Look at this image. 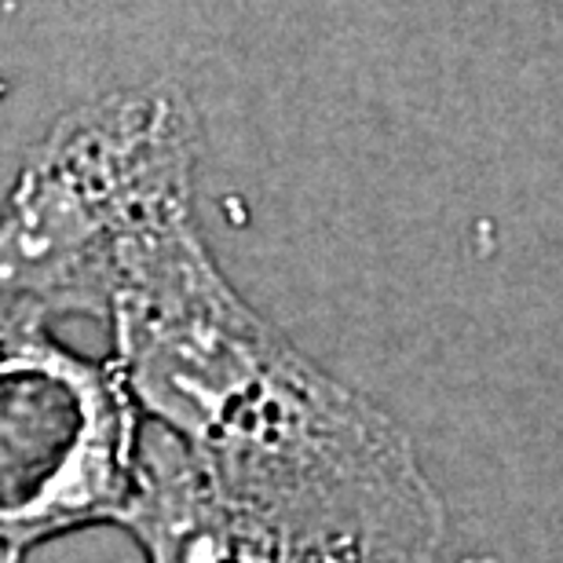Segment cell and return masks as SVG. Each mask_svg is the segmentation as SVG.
<instances>
[{
	"instance_id": "cell-5",
	"label": "cell",
	"mask_w": 563,
	"mask_h": 563,
	"mask_svg": "<svg viewBox=\"0 0 563 563\" xmlns=\"http://www.w3.org/2000/svg\"><path fill=\"white\" fill-rule=\"evenodd\" d=\"M297 563H380L369 553L355 545H344V542H330V545H303L297 553ZM461 563H498L490 556H476V560H461Z\"/></svg>"
},
{
	"instance_id": "cell-6",
	"label": "cell",
	"mask_w": 563,
	"mask_h": 563,
	"mask_svg": "<svg viewBox=\"0 0 563 563\" xmlns=\"http://www.w3.org/2000/svg\"><path fill=\"white\" fill-rule=\"evenodd\" d=\"M0 563H22V553H11V549H0Z\"/></svg>"
},
{
	"instance_id": "cell-4",
	"label": "cell",
	"mask_w": 563,
	"mask_h": 563,
	"mask_svg": "<svg viewBox=\"0 0 563 563\" xmlns=\"http://www.w3.org/2000/svg\"><path fill=\"white\" fill-rule=\"evenodd\" d=\"M114 527L146 563H297L303 542L231 494L162 424H143L136 483Z\"/></svg>"
},
{
	"instance_id": "cell-1",
	"label": "cell",
	"mask_w": 563,
	"mask_h": 563,
	"mask_svg": "<svg viewBox=\"0 0 563 563\" xmlns=\"http://www.w3.org/2000/svg\"><path fill=\"white\" fill-rule=\"evenodd\" d=\"M107 322L143 418L297 542L443 563L446 505L407 428L231 286L201 239L195 195L129 239Z\"/></svg>"
},
{
	"instance_id": "cell-3",
	"label": "cell",
	"mask_w": 563,
	"mask_h": 563,
	"mask_svg": "<svg viewBox=\"0 0 563 563\" xmlns=\"http://www.w3.org/2000/svg\"><path fill=\"white\" fill-rule=\"evenodd\" d=\"M140 402L114 358L0 330V549L114 523L136 483Z\"/></svg>"
},
{
	"instance_id": "cell-2",
	"label": "cell",
	"mask_w": 563,
	"mask_h": 563,
	"mask_svg": "<svg viewBox=\"0 0 563 563\" xmlns=\"http://www.w3.org/2000/svg\"><path fill=\"white\" fill-rule=\"evenodd\" d=\"M198 146L179 88H129L70 110L0 209V330L107 319L129 239L195 195Z\"/></svg>"
}]
</instances>
